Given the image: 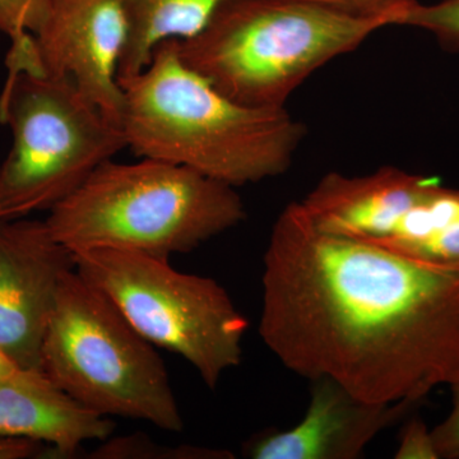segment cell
<instances>
[{
    "label": "cell",
    "instance_id": "1",
    "mask_svg": "<svg viewBox=\"0 0 459 459\" xmlns=\"http://www.w3.org/2000/svg\"><path fill=\"white\" fill-rule=\"evenodd\" d=\"M259 336L281 364L370 403L424 402L459 374V267L316 228L283 208L263 259Z\"/></svg>",
    "mask_w": 459,
    "mask_h": 459
},
{
    "label": "cell",
    "instance_id": "2",
    "mask_svg": "<svg viewBox=\"0 0 459 459\" xmlns=\"http://www.w3.org/2000/svg\"><path fill=\"white\" fill-rule=\"evenodd\" d=\"M119 82L126 148L234 188L285 174L307 137L286 108L247 107L223 95L186 65L177 40Z\"/></svg>",
    "mask_w": 459,
    "mask_h": 459
},
{
    "label": "cell",
    "instance_id": "3",
    "mask_svg": "<svg viewBox=\"0 0 459 459\" xmlns=\"http://www.w3.org/2000/svg\"><path fill=\"white\" fill-rule=\"evenodd\" d=\"M411 0L356 13L313 0H226L201 32L178 41L181 59L230 99L286 108L319 68L374 32L402 26Z\"/></svg>",
    "mask_w": 459,
    "mask_h": 459
},
{
    "label": "cell",
    "instance_id": "4",
    "mask_svg": "<svg viewBox=\"0 0 459 459\" xmlns=\"http://www.w3.org/2000/svg\"><path fill=\"white\" fill-rule=\"evenodd\" d=\"M235 189L160 160H110L54 205L45 222L72 253L120 247L170 258L247 219Z\"/></svg>",
    "mask_w": 459,
    "mask_h": 459
},
{
    "label": "cell",
    "instance_id": "5",
    "mask_svg": "<svg viewBox=\"0 0 459 459\" xmlns=\"http://www.w3.org/2000/svg\"><path fill=\"white\" fill-rule=\"evenodd\" d=\"M113 301L66 272L41 350V371L84 409L180 433L183 418L164 360Z\"/></svg>",
    "mask_w": 459,
    "mask_h": 459
},
{
    "label": "cell",
    "instance_id": "6",
    "mask_svg": "<svg viewBox=\"0 0 459 459\" xmlns=\"http://www.w3.org/2000/svg\"><path fill=\"white\" fill-rule=\"evenodd\" d=\"M0 120L12 147L0 165V219L50 211L126 148L122 126L74 82L9 69Z\"/></svg>",
    "mask_w": 459,
    "mask_h": 459
},
{
    "label": "cell",
    "instance_id": "7",
    "mask_svg": "<svg viewBox=\"0 0 459 459\" xmlns=\"http://www.w3.org/2000/svg\"><path fill=\"white\" fill-rule=\"evenodd\" d=\"M74 258L75 270L138 333L189 362L208 388L214 391L223 374L240 365L249 322L217 281L120 247L82 250Z\"/></svg>",
    "mask_w": 459,
    "mask_h": 459
},
{
    "label": "cell",
    "instance_id": "8",
    "mask_svg": "<svg viewBox=\"0 0 459 459\" xmlns=\"http://www.w3.org/2000/svg\"><path fill=\"white\" fill-rule=\"evenodd\" d=\"M300 204L316 228L418 261L444 264L459 244V189L394 166L329 172Z\"/></svg>",
    "mask_w": 459,
    "mask_h": 459
},
{
    "label": "cell",
    "instance_id": "9",
    "mask_svg": "<svg viewBox=\"0 0 459 459\" xmlns=\"http://www.w3.org/2000/svg\"><path fill=\"white\" fill-rule=\"evenodd\" d=\"M128 33L124 0H48L33 32L12 45L8 68L66 78L122 126L119 68Z\"/></svg>",
    "mask_w": 459,
    "mask_h": 459
},
{
    "label": "cell",
    "instance_id": "10",
    "mask_svg": "<svg viewBox=\"0 0 459 459\" xmlns=\"http://www.w3.org/2000/svg\"><path fill=\"white\" fill-rule=\"evenodd\" d=\"M74 268V253L47 222L0 219V352L21 369L41 370L57 289Z\"/></svg>",
    "mask_w": 459,
    "mask_h": 459
},
{
    "label": "cell",
    "instance_id": "11",
    "mask_svg": "<svg viewBox=\"0 0 459 459\" xmlns=\"http://www.w3.org/2000/svg\"><path fill=\"white\" fill-rule=\"evenodd\" d=\"M421 402L370 403L350 394L331 377L312 380L310 402L294 428L270 429L243 446L252 459H358L374 439Z\"/></svg>",
    "mask_w": 459,
    "mask_h": 459
},
{
    "label": "cell",
    "instance_id": "12",
    "mask_svg": "<svg viewBox=\"0 0 459 459\" xmlns=\"http://www.w3.org/2000/svg\"><path fill=\"white\" fill-rule=\"evenodd\" d=\"M113 430L110 418L84 409L41 370L20 368L0 382V437L36 440L69 457Z\"/></svg>",
    "mask_w": 459,
    "mask_h": 459
},
{
    "label": "cell",
    "instance_id": "13",
    "mask_svg": "<svg viewBox=\"0 0 459 459\" xmlns=\"http://www.w3.org/2000/svg\"><path fill=\"white\" fill-rule=\"evenodd\" d=\"M226 0H124L129 33L119 78L146 68L153 51L171 40L201 32Z\"/></svg>",
    "mask_w": 459,
    "mask_h": 459
},
{
    "label": "cell",
    "instance_id": "14",
    "mask_svg": "<svg viewBox=\"0 0 459 459\" xmlns=\"http://www.w3.org/2000/svg\"><path fill=\"white\" fill-rule=\"evenodd\" d=\"M91 458L99 459H231L232 453L195 446H169L151 443L143 435L115 437L99 446Z\"/></svg>",
    "mask_w": 459,
    "mask_h": 459
},
{
    "label": "cell",
    "instance_id": "15",
    "mask_svg": "<svg viewBox=\"0 0 459 459\" xmlns=\"http://www.w3.org/2000/svg\"><path fill=\"white\" fill-rule=\"evenodd\" d=\"M402 26L424 30L444 50L459 53V0H440L434 4L411 0Z\"/></svg>",
    "mask_w": 459,
    "mask_h": 459
},
{
    "label": "cell",
    "instance_id": "16",
    "mask_svg": "<svg viewBox=\"0 0 459 459\" xmlns=\"http://www.w3.org/2000/svg\"><path fill=\"white\" fill-rule=\"evenodd\" d=\"M47 4L48 0H0V32L18 44L39 25Z\"/></svg>",
    "mask_w": 459,
    "mask_h": 459
},
{
    "label": "cell",
    "instance_id": "17",
    "mask_svg": "<svg viewBox=\"0 0 459 459\" xmlns=\"http://www.w3.org/2000/svg\"><path fill=\"white\" fill-rule=\"evenodd\" d=\"M394 458L440 459L431 429H429L420 416L413 415V412L403 420Z\"/></svg>",
    "mask_w": 459,
    "mask_h": 459
},
{
    "label": "cell",
    "instance_id": "18",
    "mask_svg": "<svg viewBox=\"0 0 459 459\" xmlns=\"http://www.w3.org/2000/svg\"><path fill=\"white\" fill-rule=\"evenodd\" d=\"M452 409L448 416L431 429L440 459H459V374L449 383Z\"/></svg>",
    "mask_w": 459,
    "mask_h": 459
},
{
    "label": "cell",
    "instance_id": "19",
    "mask_svg": "<svg viewBox=\"0 0 459 459\" xmlns=\"http://www.w3.org/2000/svg\"><path fill=\"white\" fill-rule=\"evenodd\" d=\"M44 443L26 437H0V459H27L41 455Z\"/></svg>",
    "mask_w": 459,
    "mask_h": 459
},
{
    "label": "cell",
    "instance_id": "20",
    "mask_svg": "<svg viewBox=\"0 0 459 459\" xmlns=\"http://www.w3.org/2000/svg\"><path fill=\"white\" fill-rule=\"evenodd\" d=\"M313 2L325 3V4L333 5L344 11L356 12V13H369V12L385 8L394 0H313Z\"/></svg>",
    "mask_w": 459,
    "mask_h": 459
},
{
    "label": "cell",
    "instance_id": "21",
    "mask_svg": "<svg viewBox=\"0 0 459 459\" xmlns=\"http://www.w3.org/2000/svg\"><path fill=\"white\" fill-rule=\"evenodd\" d=\"M17 369H20V368L14 362L9 360L4 353L0 352V382L13 374Z\"/></svg>",
    "mask_w": 459,
    "mask_h": 459
}]
</instances>
